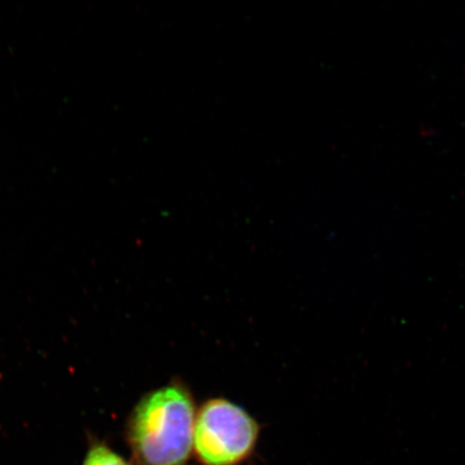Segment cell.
Returning <instances> with one entry per match:
<instances>
[{"instance_id":"1","label":"cell","mask_w":465,"mask_h":465,"mask_svg":"<svg viewBox=\"0 0 465 465\" xmlns=\"http://www.w3.org/2000/svg\"><path fill=\"white\" fill-rule=\"evenodd\" d=\"M196 407L183 383L172 381L145 394L126 422L134 465H188L193 456Z\"/></svg>"},{"instance_id":"2","label":"cell","mask_w":465,"mask_h":465,"mask_svg":"<svg viewBox=\"0 0 465 465\" xmlns=\"http://www.w3.org/2000/svg\"><path fill=\"white\" fill-rule=\"evenodd\" d=\"M260 427L246 410L211 399L196 412L193 456L201 465H242L257 447Z\"/></svg>"},{"instance_id":"3","label":"cell","mask_w":465,"mask_h":465,"mask_svg":"<svg viewBox=\"0 0 465 465\" xmlns=\"http://www.w3.org/2000/svg\"><path fill=\"white\" fill-rule=\"evenodd\" d=\"M81 465H134L101 440H92Z\"/></svg>"}]
</instances>
